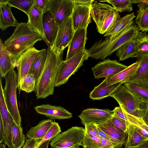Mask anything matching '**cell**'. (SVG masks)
<instances>
[{"instance_id": "21", "label": "cell", "mask_w": 148, "mask_h": 148, "mask_svg": "<svg viewBox=\"0 0 148 148\" xmlns=\"http://www.w3.org/2000/svg\"><path fill=\"white\" fill-rule=\"evenodd\" d=\"M140 65V62L137 60L136 62L118 73L108 77L105 79L107 84L110 85L119 83H125L135 73Z\"/></svg>"}, {"instance_id": "22", "label": "cell", "mask_w": 148, "mask_h": 148, "mask_svg": "<svg viewBox=\"0 0 148 148\" xmlns=\"http://www.w3.org/2000/svg\"><path fill=\"white\" fill-rule=\"evenodd\" d=\"M7 2V0H0V28L3 31L10 27H16L19 24L13 15Z\"/></svg>"}, {"instance_id": "36", "label": "cell", "mask_w": 148, "mask_h": 148, "mask_svg": "<svg viewBox=\"0 0 148 148\" xmlns=\"http://www.w3.org/2000/svg\"><path fill=\"white\" fill-rule=\"evenodd\" d=\"M34 0H7L10 7H14L25 12L28 16L34 4Z\"/></svg>"}, {"instance_id": "13", "label": "cell", "mask_w": 148, "mask_h": 148, "mask_svg": "<svg viewBox=\"0 0 148 148\" xmlns=\"http://www.w3.org/2000/svg\"><path fill=\"white\" fill-rule=\"evenodd\" d=\"M49 10L59 26L71 16L74 6L73 0H51Z\"/></svg>"}, {"instance_id": "46", "label": "cell", "mask_w": 148, "mask_h": 148, "mask_svg": "<svg viewBox=\"0 0 148 148\" xmlns=\"http://www.w3.org/2000/svg\"><path fill=\"white\" fill-rule=\"evenodd\" d=\"M96 126L98 130V134L99 137L103 138L112 141L114 145L116 148H119L117 145L115 143L114 140L111 138H110L109 136L106 134L100 128L97 126Z\"/></svg>"}, {"instance_id": "9", "label": "cell", "mask_w": 148, "mask_h": 148, "mask_svg": "<svg viewBox=\"0 0 148 148\" xmlns=\"http://www.w3.org/2000/svg\"><path fill=\"white\" fill-rule=\"evenodd\" d=\"M33 47L22 54L17 63V88L20 94L21 86L25 77L28 74L32 65L38 55L41 51Z\"/></svg>"}, {"instance_id": "5", "label": "cell", "mask_w": 148, "mask_h": 148, "mask_svg": "<svg viewBox=\"0 0 148 148\" xmlns=\"http://www.w3.org/2000/svg\"><path fill=\"white\" fill-rule=\"evenodd\" d=\"M4 78L5 80V85L3 89V92L5 104L14 122L19 127L21 128V118L18 109L16 98L17 74L13 69Z\"/></svg>"}, {"instance_id": "50", "label": "cell", "mask_w": 148, "mask_h": 148, "mask_svg": "<svg viewBox=\"0 0 148 148\" xmlns=\"http://www.w3.org/2000/svg\"><path fill=\"white\" fill-rule=\"evenodd\" d=\"M127 148H148V139L137 146Z\"/></svg>"}, {"instance_id": "11", "label": "cell", "mask_w": 148, "mask_h": 148, "mask_svg": "<svg viewBox=\"0 0 148 148\" xmlns=\"http://www.w3.org/2000/svg\"><path fill=\"white\" fill-rule=\"evenodd\" d=\"M127 66L116 60H112L108 58L99 62L91 69L95 78L98 79L116 74Z\"/></svg>"}, {"instance_id": "8", "label": "cell", "mask_w": 148, "mask_h": 148, "mask_svg": "<svg viewBox=\"0 0 148 148\" xmlns=\"http://www.w3.org/2000/svg\"><path fill=\"white\" fill-rule=\"evenodd\" d=\"M85 128L72 127L59 133L50 141L51 147L55 148H77L82 145Z\"/></svg>"}, {"instance_id": "47", "label": "cell", "mask_w": 148, "mask_h": 148, "mask_svg": "<svg viewBox=\"0 0 148 148\" xmlns=\"http://www.w3.org/2000/svg\"><path fill=\"white\" fill-rule=\"evenodd\" d=\"M75 4L85 5L91 7L93 2V0H73Z\"/></svg>"}, {"instance_id": "10", "label": "cell", "mask_w": 148, "mask_h": 148, "mask_svg": "<svg viewBox=\"0 0 148 148\" xmlns=\"http://www.w3.org/2000/svg\"><path fill=\"white\" fill-rule=\"evenodd\" d=\"M74 33L71 17H68L59 26L56 37L52 48L58 52L64 51L69 45Z\"/></svg>"}, {"instance_id": "41", "label": "cell", "mask_w": 148, "mask_h": 148, "mask_svg": "<svg viewBox=\"0 0 148 148\" xmlns=\"http://www.w3.org/2000/svg\"><path fill=\"white\" fill-rule=\"evenodd\" d=\"M34 4L44 13L49 10L51 5V0H34Z\"/></svg>"}, {"instance_id": "24", "label": "cell", "mask_w": 148, "mask_h": 148, "mask_svg": "<svg viewBox=\"0 0 148 148\" xmlns=\"http://www.w3.org/2000/svg\"><path fill=\"white\" fill-rule=\"evenodd\" d=\"M110 119L102 124L96 125L111 138L120 148L125 142L126 134L117 130L111 122Z\"/></svg>"}, {"instance_id": "25", "label": "cell", "mask_w": 148, "mask_h": 148, "mask_svg": "<svg viewBox=\"0 0 148 148\" xmlns=\"http://www.w3.org/2000/svg\"><path fill=\"white\" fill-rule=\"evenodd\" d=\"M43 12L34 4L27 16V23L32 28L41 36L45 41L43 27Z\"/></svg>"}, {"instance_id": "4", "label": "cell", "mask_w": 148, "mask_h": 148, "mask_svg": "<svg viewBox=\"0 0 148 148\" xmlns=\"http://www.w3.org/2000/svg\"><path fill=\"white\" fill-rule=\"evenodd\" d=\"M90 14L97 25L98 32L105 34L120 16L110 5L95 1L91 7Z\"/></svg>"}, {"instance_id": "16", "label": "cell", "mask_w": 148, "mask_h": 148, "mask_svg": "<svg viewBox=\"0 0 148 148\" xmlns=\"http://www.w3.org/2000/svg\"><path fill=\"white\" fill-rule=\"evenodd\" d=\"M34 108L38 113L53 120L69 119L73 117L72 113L60 106L43 104Z\"/></svg>"}, {"instance_id": "39", "label": "cell", "mask_w": 148, "mask_h": 148, "mask_svg": "<svg viewBox=\"0 0 148 148\" xmlns=\"http://www.w3.org/2000/svg\"><path fill=\"white\" fill-rule=\"evenodd\" d=\"M36 81L33 74L28 73L25 77L21 86V90L27 93L34 91Z\"/></svg>"}, {"instance_id": "40", "label": "cell", "mask_w": 148, "mask_h": 148, "mask_svg": "<svg viewBox=\"0 0 148 148\" xmlns=\"http://www.w3.org/2000/svg\"><path fill=\"white\" fill-rule=\"evenodd\" d=\"M110 121L117 130L121 132L127 134V126L129 123L117 118L114 115Z\"/></svg>"}, {"instance_id": "20", "label": "cell", "mask_w": 148, "mask_h": 148, "mask_svg": "<svg viewBox=\"0 0 148 148\" xmlns=\"http://www.w3.org/2000/svg\"><path fill=\"white\" fill-rule=\"evenodd\" d=\"M123 84L119 83L109 85L107 84L105 79L91 91L89 95V97L93 100H100L110 96Z\"/></svg>"}, {"instance_id": "17", "label": "cell", "mask_w": 148, "mask_h": 148, "mask_svg": "<svg viewBox=\"0 0 148 148\" xmlns=\"http://www.w3.org/2000/svg\"><path fill=\"white\" fill-rule=\"evenodd\" d=\"M137 60L140 62V66L125 83H131L148 88V54L139 56Z\"/></svg>"}, {"instance_id": "12", "label": "cell", "mask_w": 148, "mask_h": 148, "mask_svg": "<svg viewBox=\"0 0 148 148\" xmlns=\"http://www.w3.org/2000/svg\"><path fill=\"white\" fill-rule=\"evenodd\" d=\"M113 115V111L110 110L88 108L83 111L78 117L85 126L91 123L102 124L110 119Z\"/></svg>"}, {"instance_id": "30", "label": "cell", "mask_w": 148, "mask_h": 148, "mask_svg": "<svg viewBox=\"0 0 148 148\" xmlns=\"http://www.w3.org/2000/svg\"><path fill=\"white\" fill-rule=\"evenodd\" d=\"M112 111L115 116L131 124L138 127L146 125L142 119L126 112L120 106L116 107Z\"/></svg>"}, {"instance_id": "42", "label": "cell", "mask_w": 148, "mask_h": 148, "mask_svg": "<svg viewBox=\"0 0 148 148\" xmlns=\"http://www.w3.org/2000/svg\"><path fill=\"white\" fill-rule=\"evenodd\" d=\"M85 132L92 136L99 137L96 124L89 123L85 125Z\"/></svg>"}, {"instance_id": "6", "label": "cell", "mask_w": 148, "mask_h": 148, "mask_svg": "<svg viewBox=\"0 0 148 148\" xmlns=\"http://www.w3.org/2000/svg\"><path fill=\"white\" fill-rule=\"evenodd\" d=\"M110 96L115 99L126 112L142 119L148 104L143 103L123 85H121Z\"/></svg>"}, {"instance_id": "35", "label": "cell", "mask_w": 148, "mask_h": 148, "mask_svg": "<svg viewBox=\"0 0 148 148\" xmlns=\"http://www.w3.org/2000/svg\"><path fill=\"white\" fill-rule=\"evenodd\" d=\"M135 23L139 31H148V6L142 10L137 11Z\"/></svg>"}, {"instance_id": "23", "label": "cell", "mask_w": 148, "mask_h": 148, "mask_svg": "<svg viewBox=\"0 0 148 148\" xmlns=\"http://www.w3.org/2000/svg\"><path fill=\"white\" fill-rule=\"evenodd\" d=\"M17 66V63L5 48L2 41L0 40V73L1 77L5 76Z\"/></svg>"}, {"instance_id": "27", "label": "cell", "mask_w": 148, "mask_h": 148, "mask_svg": "<svg viewBox=\"0 0 148 148\" xmlns=\"http://www.w3.org/2000/svg\"><path fill=\"white\" fill-rule=\"evenodd\" d=\"M116 51V56L120 61H123L130 58H137L138 55L135 38L122 45Z\"/></svg>"}, {"instance_id": "26", "label": "cell", "mask_w": 148, "mask_h": 148, "mask_svg": "<svg viewBox=\"0 0 148 148\" xmlns=\"http://www.w3.org/2000/svg\"><path fill=\"white\" fill-rule=\"evenodd\" d=\"M53 119H44L36 126L31 127L26 134L27 138L41 140L45 136L53 123Z\"/></svg>"}, {"instance_id": "19", "label": "cell", "mask_w": 148, "mask_h": 148, "mask_svg": "<svg viewBox=\"0 0 148 148\" xmlns=\"http://www.w3.org/2000/svg\"><path fill=\"white\" fill-rule=\"evenodd\" d=\"M71 17L74 32L81 26L91 22V7L75 4Z\"/></svg>"}, {"instance_id": "28", "label": "cell", "mask_w": 148, "mask_h": 148, "mask_svg": "<svg viewBox=\"0 0 148 148\" xmlns=\"http://www.w3.org/2000/svg\"><path fill=\"white\" fill-rule=\"evenodd\" d=\"M47 56V49L41 50L33 63L28 73L33 75L36 82L39 78L45 63Z\"/></svg>"}, {"instance_id": "7", "label": "cell", "mask_w": 148, "mask_h": 148, "mask_svg": "<svg viewBox=\"0 0 148 148\" xmlns=\"http://www.w3.org/2000/svg\"><path fill=\"white\" fill-rule=\"evenodd\" d=\"M89 57L87 50L85 49L69 60L63 61L58 73L55 87L66 83L69 77L75 74Z\"/></svg>"}, {"instance_id": "3", "label": "cell", "mask_w": 148, "mask_h": 148, "mask_svg": "<svg viewBox=\"0 0 148 148\" xmlns=\"http://www.w3.org/2000/svg\"><path fill=\"white\" fill-rule=\"evenodd\" d=\"M138 31L136 25L134 23L111 40L106 37L96 41L87 50L89 57L96 60L104 59L122 45L135 38Z\"/></svg>"}, {"instance_id": "37", "label": "cell", "mask_w": 148, "mask_h": 148, "mask_svg": "<svg viewBox=\"0 0 148 148\" xmlns=\"http://www.w3.org/2000/svg\"><path fill=\"white\" fill-rule=\"evenodd\" d=\"M61 132V128L58 123L54 121L52 125L45 136L38 143L35 148H37L40 145L47 141L51 140Z\"/></svg>"}, {"instance_id": "51", "label": "cell", "mask_w": 148, "mask_h": 148, "mask_svg": "<svg viewBox=\"0 0 148 148\" xmlns=\"http://www.w3.org/2000/svg\"><path fill=\"white\" fill-rule=\"evenodd\" d=\"M51 140H49L45 142L39 146L37 148H48L49 144Z\"/></svg>"}, {"instance_id": "1", "label": "cell", "mask_w": 148, "mask_h": 148, "mask_svg": "<svg viewBox=\"0 0 148 148\" xmlns=\"http://www.w3.org/2000/svg\"><path fill=\"white\" fill-rule=\"evenodd\" d=\"M47 49V59L36 83L34 92L37 99L45 98L53 94L56 78L64 61V51L58 52L51 47H48Z\"/></svg>"}, {"instance_id": "48", "label": "cell", "mask_w": 148, "mask_h": 148, "mask_svg": "<svg viewBox=\"0 0 148 148\" xmlns=\"http://www.w3.org/2000/svg\"><path fill=\"white\" fill-rule=\"evenodd\" d=\"M4 131L1 119L0 117V143H4Z\"/></svg>"}, {"instance_id": "34", "label": "cell", "mask_w": 148, "mask_h": 148, "mask_svg": "<svg viewBox=\"0 0 148 148\" xmlns=\"http://www.w3.org/2000/svg\"><path fill=\"white\" fill-rule=\"evenodd\" d=\"M132 0H106L99 1V2H106L112 5L113 8L118 12H130L133 10Z\"/></svg>"}, {"instance_id": "52", "label": "cell", "mask_w": 148, "mask_h": 148, "mask_svg": "<svg viewBox=\"0 0 148 148\" xmlns=\"http://www.w3.org/2000/svg\"><path fill=\"white\" fill-rule=\"evenodd\" d=\"M6 145L3 143H0V148H6Z\"/></svg>"}, {"instance_id": "2", "label": "cell", "mask_w": 148, "mask_h": 148, "mask_svg": "<svg viewBox=\"0 0 148 148\" xmlns=\"http://www.w3.org/2000/svg\"><path fill=\"white\" fill-rule=\"evenodd\" d=\"M44 40L38 32L27 23H19L12 36L3 43L6 49L17 63L20 56L34 47L38 41Z\"/></svg>"}, {"instance_id": "54", "label": "cell", "mask_w": 148, "mask_h": 148, "mask_svg": "<svg viewBox=\"0 0 148 148\" xmlns=\"http://www.w3.org/2000/svg\"><path fill=\"white\" fill-rule=\"evenodd\" d=\"M50 148H53V147H50Z\"/></svg>"}, {"instance_id": "29", "label": "cell", "mask_w": 148, "mask_h": 148, "mask_svg": "<svg viewBox=\"0 0 148 148\" xmlns=\"http://www.w3.org/2000/svg\"><path fill=\"white\" fill-rule=\"evenodd\" d=\"M136 126L129 123L128 125L127 130V138L125 148L137 146L147 139L139 133Z\"/></svg>"}, {"instance_id": "45", "label": "cell", "mask_w": 148, "mask_h": 148, "mask_svg": "<svg viewBox=\"0 0 148 148\" xmlns=\"http://www.w3.org/2000/svg\"><path fill=\"white\" fill-rule=\"evenodd\" d=\"M132 3H137L139 11H141L148 6V0H132Z\"/></svg>"}, {"instance_id": "32", "label": "cell", "mask_w": 148, "mask_h": 148, "mask_svg": "<svg viewBox=\"0 0 148 148\" xmlns=\"http://www.w3.org/2000/svg\"><path fill=\"white\" fill-rule=\"evenodd\" d=\"M123 85L143 103L148 104V88L129 83Z\"/></svg>"}, {"instance_id": "53", "label": "cell", "mask_w": 148, "mask_h": 148, "mask_svg": "<svg viewBox=\"0 0 148 148\" xmlns=\"http://www.w3.org/2000/svg\"><path fill=\"white\" fill-rule=\"evenodd\" d=\"M77 148H82L80 147H77Z\"/></svg>"}, {"instance_id": "15", "label": "cell", "mask_w": 148, "mask_h": 148, "mask_svg": "<svg viewBox=\"0 0 148 148\" xmlns=\"http://www.w3.org/2000/svg\"><path fill=\"white\" fill-rule=\"evenodd\" d=\"M59 26L50 10L43 13V31L45 42L48 47H53L56 37Z\"/></svg>"}, {"instance_id": "31", "label": "cell", "mask_w": 148, "mask_h": 148, "mask_svg": "<svg viewBox=\"0 0 148 148\" xmlns=\"http://www.w3.org/2000/svg\"><path fill=\"white\" fill-rule=\"evenodd\" d=\"M26 137L22 127H19L14 122L12 129V142L13 148H21L25 144Z\"/></svg>"}, {"instance_id": "18", "label": "cell", "mask_w": 148, "mask_h": 148, "mask_svg": "<svg viewBox=\"0 0 148 148\" xmlns=\"http://www.w3.org/2000/svg\"><path fill=\"white\" fill-rule=\"evenodd\" d=\"M136 16L134 13L132 12L119 18L105 33L104 36H108L110 40L114 39L134 24L133 20Z\"/></svg>"}, {"instance_id": "49", "label": "cell", "mask_w": 148, "mask_h": 148, "mask_svg": "<svg viewBox=\"0 0 148 148\" xmlns=\"http://www.w3.org/2000/svg\"><path fill=\"white\" fill-rule=\"evenodd\" d=\"M142 119L145 123L148 126V104L143 114Z\"/></svg>"}, {"instance_id": "33", "label": "cell", "mask_w": 148, "mask_h": 148, "mask_svg": "<svg viewBox=\"0 0 148 148\" xmlns=\"http://www.w3.org/2000/svg\"><path fill=\"white\" fill-rule=\"evenodd\" d=\"M135 40L138 56L148 54V34L138 31Z\"/></svg>"}, {"instance_id": "43", "label": "cell", "mask_w": 148, "mask_h": 148, "mask_svg": "<svg viewBox=\"0 0 148 148\" xmlns=\"http://www.w3.org/2000/svg\"><path fill=\"white\" fill-rule=\"evenodd\" d=\"M40 140L27 138L22 148H35L38 143Z\"/></svg>"}, {"instance_id": "14", "label": "cell", "mask_w": 148, "mask_h": 148, "mask_svg": "<svg viewBox=\"0 0 148 148\" xmlns=\"http://www.w3.org/2000/svg\"><path fill=\"white\" fill-rule=\"evenodd\" d=\"M90 23L79 27L75 32L68 46L65 60L76 55L85 48L87 40V29Z\"/></svg>"}, {"instance_id": "38", "label": "cell", "mask_w": 148, "mask_h": 148, "mask_svg": "<svg viewBox=\"0 0 148 148\" xmlns=\"http://www.w3.org/2000/svg\"><path fill=\"white\" fill-rule=\"evenodd\" d=\"M82 146L83 148H101L100 137L90 135L85 132Z\"/></svg>"}, {"instance_id": "44", "label": "cell", "mask_w": 148, "mask_h": 148, "mask_svg": "<svg viewBox=\"0 0 148 148\" xmlns=\"http://www.w3.org/2000/svg\"><path fill=\"white\" fill-rule=\"evenodd\" d=\"M101 148H116L114 144L111 141L100 137Z\"/></svg>"}]
</instances>
